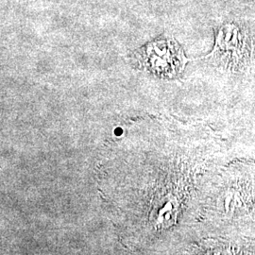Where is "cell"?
<instances>
[{
	"instance_id": "cell-1",
	"label": "cell",
	"mask_w": 255,
	"mask_h": 255,
	"mask_svg": "<svg viewBox=\"0 0 255 255\" xmlns=\"http://www.w3.org/2000/svg\"><path fill=\"white\" fill-rule=\"evenodd\" d=\"M133 57L140 68L163 79L177 77L187 63L182 47L173 39L148 43L135 51Z\"/></svg>"
}]
</instances>
